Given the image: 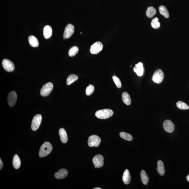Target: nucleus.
Segmentation results:
<instances>
[{
	"label": "nucleus",
	"instance_id": "12",
	"mask_svg": "<svg viewBox=\"0 0 189 189\" xmlns=\"http://www.w3.org/2000/svg\"><path fill=\"white\" fill-rule=\"evenodd\" d=\"M163 127L165 131L168 133H172L175 128L174 124L169 120H166L163 123Z\"/></svg>",
	"mask_w": 189,
	"mask_h": 189
},
{
	"label": "nucleus",
	"instance_id": "7",
	"mask_svg": "<svg viewBox=\"0 0 189 189\" xmlns=\"http://www.w3.org/2000/svg\"><path fill=\"white\" fill-rule=\"evenodd\" d=\"M2 64L3 68L8 72H11L15 69V66L11 61L7 59L3 60Z\"/></svg>",
	"mask_w": 189,
	"mask_h": 189
},
{
	"label": "nucleus",
	"instance_id": "5",
	"mask_svg": "<svg viewBox=\"0 0 189 189\" xmlns=\"http://www.w3.org/2000/svg\"><path fill=\"white\" fill-rule=\"evenodd\" d=\"M101 142L100 137L97 135H92L88 138V144L90 147H98Z\"/></svg>",
	"mask_w": 189,
	"mask_h": 189
},
{
	"label": "nucleus",
	"instance_id": "18",
	"mask_svg": "<svg viewBox=\"0 0 189 189\" xmlns=\"http://www.w3.org/2000/svg\"><path fill=\"white\" fill-rule=\"evenodd\" d=\"M122 180L125 185H128L130 182L131 176L128 169L124 171L122 177Z\"/></svg>",
	"mask_w": 189,
	"mask_h": 189
},
{
	"label": "nucleus",
	"instance_id": "2",
	"mask_svg": "<svg viewBox=\"0 0 189 189\" xmlns=\"http://www.w3.org/2000/svg\"><path fill=\"white\" fill-rule=\"evenodd\" d=\"M113 114L112 110L107 109L98 110L96 112L95 116L99 119H106L111 117Z\"/></svg>",
	"mask_w": 189,
	"mask_h": 189
},
{
	"label": "nucleus",
	"instance_id": "30",
	"mask_svg": "<svg viewBox=\"0 0 189 189\" xmlns=\"http://www.w3.org/2000/svg\"><path fill=\"white\" fill-rule=\"evenodd\" d=\"M94 91V87L92 85L90 84L86 88V95L89 96L93 93Z\"/></svg>",
	"mask_w": 189,
	"mask_h": 189
},
{
	"label": "nucleus",
	"instance_id": "13",
	"mask_svg": "<svg viewBox=\"0 0 189 189\" xmlns=\"http://www.w3.org/2000/svg\"><path fill=\"white\" fill-rule=\"evenodd\" d=\"M68 175V172L67 170L62 168L55 173L54 176L56 179H61L64 178Z\"/></svg>",
	"mask_w": 189,
	"mask_h": 189
},
{
	"label": "nucleus",
	"instance_id": "22",
	"mask_svg": "<svg viewBox=\"0 0 189 189\" xmlns=\"http://www.w3.org/2000/svg\"><path fill=\"white\" fill-rule=\"evenodd\" d=\"M142 182L145 185H147L149 181V177L145 171L142 170L140 174Z\"/></svg>",
	"mask_w": 189,
	"mask_h": 189
},
{
	"label": "nucleus",
	"instance_id": "14",
	"mask_svg": "<svg viewBox=\"0 0 189 189\" xmlns=\"http://www.w3.org/2000/svg\"><path fill=\"white\" fill-rule=\"evenodd\" d=\"M133 70L138 76H141L144 72V68H143V63L140 62L135 64V67L134 68Z\"/></svg>",
	"mask_w": 189,
	"mask_h": 189
},
{
	"label": "nucleus",
	"instance_id": "9",
	"mask_svg": "<svg viewBox=\"0 0 189 189\" xmlns=\"http://www.w3.org/2000/svg\"><path fill=\"white\" fill-rule=\"evenodd\" d=\"M104 158L101 154H98L94 157L92 162L95 168H101L103 166Z\"/></svg>",
	"mask_w": 189,
	"mask_h": 189
},
{
	"label": "nucleus",
	"instance_id": "32",
	"mask_svg": "<svg viewBox=\"0 0 189 189\" xmlns=\"http://www.w3.org/2000/svg\"><path fill=\"white\" fill-rule=\"evenodd\" d=\"M3 166V164L2 160L1 159H0V169H2Z\"/></svg>",
	"mask_w": 189,
	"mask_h": 189
},
{
	"label": "nucleus",
	"instance_id": "8",
	"mask_svg": "<svg viewBox=\"0 0 189 189\" xmlns=\"http://www.w3.org/2000/svg\"><path fill=\"white\" fill-rule=\"evenodd\" d=\"M103 48V46L102 44L100 42H98L91 46L90 51L92 54H97L100 53Z\"/></svg>",
	"mask_w": 189,
	"mask_h": 189
},
{
	"label": "nucleus",
	"instance_id": "19",
	"mask_svg": "<svg viewBox=\"0 0 189 189\" xmlns=\"http://www.w3.org/2000/svg\"><path fill=\"white\" fill-rule=\"evenodd\" d=\"M122 99L124 103L127 105H130L131 103V99L130 95L127 92H123L122 95Z\"/></svg>",
	"mask_w": 189,
	"mask_h": 189
},
{
	"label": "nucleus",
	"instance_id": "15",
	"mask_svg": "<svg viewBox=\"0 0 189 189\" xmlns=\"http://www.w3.org/2000/svg\"><path fill=\"white\" fill-rule=\"evenodd\" d=\"M157 170L159 174L161 176H163L165 173L164 165L163 162L162 160H159L157 162Z\"/></svg>",
	"mask_w": 189,
	"mask_h": 189
},
{
	"label": "nucleus",
	"instance_id": "24",
	"mask_svg": "<svg viewBox=\"0 0 189 189\" xmlns=\"http://www.w3.org/2000/svg\"><path fill=\"white\" fill-rule=\"evenodd\" d=\"M156 13V10L152 6L148 8L146 11V15L149 18H152Z\"/></svg>",
	"mask_w": 189,
	"mask_h": 189
},
{
	"label": "nucleus",
	"instance_id": "27",
	"mask_svg": "<svg viewBox=\"0 0 189 189\" xmlns=\"http://www.w3.org/2000/svg\"><path fill=\"white\" fill-rule=\"evenodd\" d=\"M120 136L121 138L127 141H131L133 137L131 135L125 132H121L120 133Z\"/></svg>",
	"mask_w": 189,
	"mask_h": 189
},
{
	"label": "nucleus",
	"instance_id": "33",
	"mask_svg": "<svg viewBox=\"0 0 189 189\" xmlns=\"http://www.w3.org/2000/svg\"><path fill=\"white\" fill-rule=\"evenodd\" d=\"M186 179L187 181L189 182V174L187 176Z\"/></svg>",
	"mask_w": 189,
	"mask_h": 189
},
{
	"label": "nucleus",
	"instance_id": "6",
	"mask_svg": "<svg viewBox=\"0 0 189 189\" xmlns=\"http://www.w3.org/2000/svg\"><path fill=\"white\" fill-rule=\"evenodd\" d=\"M42 117L40 114H37L33 118L31 124V128L33 131L37 130L42 122Z\"/></svg>",
	"mask_w": 189,
	"mask_h": 189
},
{
	"label": "nucleus",
	"instance_id": "20",
	"mask_svg": "<svg viewBox=\"0 0 189 189\" xmlns=\"http://www.w3.org/2000/svg\"><path fill=\"white\" fill-rule=\"evenodd\" d=\"M28 42L32 47H36L38 46L39 43L38 39L34 36H31L28 38Z\"/></svg>",
	"mask_w": 189,
	"mask_h": 189
},
{
	"label": "nucleus",
	"instance_id": "10",
	"mask_svg": "<svg viewBox=\"0 0 189 189\" xmlns=\"http://www.w3.org/2000/svg\"><path fill=\"white\" fill-rule=\"evenodd\" d=\"M74 32V27L70 23L68 24L64 29V39H68L70 38Z\"/></svg>",
	"mask_w": 189,
	"mask_h": 189
},
{
	"label": "nucleus",
	"instance_id": "3",
	"mask_svg": "<svg viewBox=\"0 0 189 189\" xmlns=\"http://www.w3.org/2000/svg\"><path fill=\"white\" fill-rule=\"evenodd\" d=\"M164 74L161 69H158L154 72L152 77V80L155 83H160L163 81Z\"/></svg>",
	"mask_w": 189,
	"mask_h": 189
},
{
	"label": "nucleus",
	"instance_id": "21",
	"mask_svg": "<svg viewBox=\"0 0 189 189\" xmlns=\"http://www.w3.org/2000/svg\"><path fill=\"white\" fill-rule=\"evenodd\" d=\"M13 165L15 169H18L21 165V160L17 154H15L13 157Z\"/></svg>",
	"mask_w": 189,
	"mask_h": 189
},
{
	"label": "nucleus",
	"instance_id": "25",
	"mask_svg": "<svg viewBox=\"0 0 189 189\" xmlns=\"http://www.w3.org/2000/svg\"><path fill=\"white\" fill-rule=\"evenodd\" d=\"M78 76L75 74H71L69 75L67 78V85H70L72 83L74 82L78 79Z\"/></svg>",
	"mask_w": 189,
	"mask_h": 189
},
{
	"label": "nucleus",
	"instance_id": "4",
	"mask_svg": "<svg viewBox=\"0 0 189 189\" xmlns=\"http://www.w3.org/2000/svg\"><path fill=\"white\" fill-rule=\"evenodd\" d=\"M53 84L51 82H48L44 85L40 90L41 95L42 97H47L52 90Z\"/></svg>",
	"mask_w": 189,
	"mask_h": 189
},
{
	"label": "nucleus",
	"instance_id": "17",
	"mask_svg": "<svg viewBox=\"0 0 189 189\" xmlns=\"http://www.w3.org/2000/svg\"><path fill=\"white\" fill-rule=\"evenodd\" d=\"M59 134L61 141L63 143H66L68 141V136L67 132L64 128H61L59 130Z\"/></svg>",
	"mask_w": 189,
	"mask_h": 189
},
{
	"label": "nucleus",
	"instance_id": "35",
	"mask_svg": "<svg viewBox=\"0 0 189 189\" xmlns=\"http://www.w3.org/2000/svg\"><path fill=\"white\" fill-rule=\"evenodd\" d=\"M80 34H82V33L81 32H80Z\"/></svg>",
	"mask_w": 189,
	"mask_h": 189
},
{
	"label": "nucleus",
	"instance_id": "16",
	"mask_svg": "<svg viewBox=\"0 0 189 189\" xmlns=\"http://www.w3.org/2000/svg\"><path fill=\"white\" fill-rule=\"evenodd\" d=\"M52 33V28L49 25L45 26L43 29V34L45 39H48L51 37Z\"/></svg>",
	"mask_w": 189,
	"mask_h": 189
},
{
	"label": "nucleus",
	"instance_id": "1",
	"mask_svg": "<svg viewBox=\"0 0 189 189\" xmlns=\"http://www.w3.org/2000/svg\"><path fill=\"white\" fill-rule=\"evenodd\" d=\"M52 146L49 142H45L42 145L39 152V156L44 157L50 153L52 150Z\"/></svg>",
	"mask_w": 189,
	"mask_h": 189
},
{
	"label": "nucleus",
	"instance_id": "26",
	"mask_svg": "<svg viewBox=\"0 0 189 189\" xmlns=\"http://www.w3.org/2000/svg\"><path fill=\"white\" fill-rule=\"evenodd\" d=\"M176 106L180 109L181 110H188L189 109V107L185 102L179 101L176 103Z\"/></svg>",
	"mask_w": 189,
	"mask_h": 189
},
{
	"label": "nucleus",
	"instance_id": "28",
	"mask_svg": "<svg viewBox=\"0 0 189 189\" xmlns=\"http://www.w3.org/2000/svg\"><path fill=\"white\" fill-rule=\"evenodd\" d=\"M78 52V48L77 46H73L70 48L68 52L69 56L71 57L75 56Z\"/></svg>",
	"mask_w": 189,
	"mask_h": 189
},
{
	"label": "nucleus",
	"instance_id": "11",
	"mask_svg": "<svg viewBox=\"0 0 189 189\" xmlns=\"http://www.w3.org/2000/svg\"><path fill=\"white\" fill-rule=\"evenodd\" d=\"M17 95L15 91H11L9 93L7 97V101L9 106L13 107L16 103Z\"/></svg>",
	"mask_w": 189,
	"mask_h": 189
},
{
	"label": "nucleus",
	"instance_id": "23",
	"mask_svg": "<svg viewBox=\"0 0 189 189\" xmlns=\"http://www.w3.org/2000/svg\"><path fill=\"white\" fill-rule=\"evenodd\" d=\"M159 11L160 13L163 15L165 18H168L169 17V14L168 9L165 6L161 5L159 8Z\"/></svg>",
	"mask_w": 189,
	"mask_h": 189
},
{
	"label": "nucleus",
	"instance_id": "34",
	"mask_svg": "<svg viewBox=\"0 0 189 189\" xmlns=\"http://www.w3.org/2000/svg\"><path fill=\"white\" fill-rule=\"evenodd\" d=\"M94 189H101V188H99V187H96V188H94Z\"/></svg>",
	"mask_w": 189,
	"mask_h": 189
},
{
	"label": "nucleus",
	"instance_id": "29",
	"mask_svg": "<svg viewBox=\"0 0 189 189\" xmlns=\"http://www.w3.org/2000/svg\"><path fill=\"white\" fill-rule=\"evenodd\" d=\"M151 26L154 29H158L160 26V23L159 22L158 18L156 17L152 20L151 23Z\"/></svg>",
	"mask_w": 189,
	"mask_h": 189
},
{
	"label": "nucleus",
	"instance_id": "31",
	"mask_svg": "<svg viewBox=\"0 0 189 189\" xmlns=\"http://www.w3.org/2000/svg\"><path fill=\"white\" fill-rule=\"evenodd\" d=\"M113 81H114L115 84L116 86H117L118 88H121L122 86V84H121V81L120 80L119 78L116 76L113 75L112 77Z\"/></svg>",
	"mask_w": 189,
	"mask_h": 189
}]
</instances>
